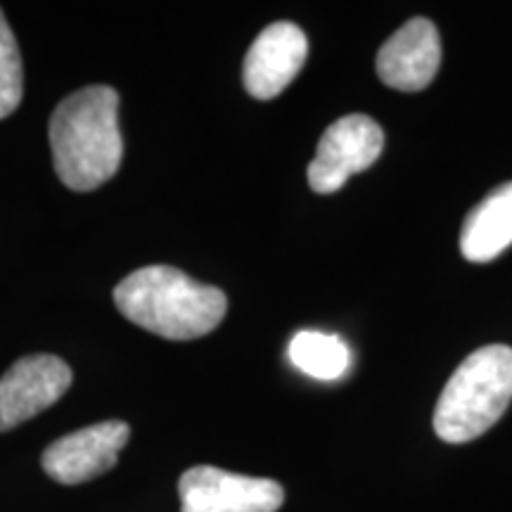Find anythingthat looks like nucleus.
Returning a JSON list of instances; mask_svg holds the SVG:
<instances>
[{"mask_svg": "<svg viewBox=\"0 0 512 512\" xmlns=\"http://www.w3.org/2000/svg\"><path fill=\"white\" fill-rule=\"evenodd\" d=\"M55 174L69 190L91 192L119 171L124 138L119 128V93L88 86L64 98L48 124Z\"/></svg>", "mask_w": 512, "mask_h": 512, "instance_id": "nucleus-1", "label": "nucleus"}, {"mask_svg": "<svg viewBox=\"0 0 512 512\" xmlns=\"http://www.w3.org/2000/svg\"><path fill=\"white\" fill-rule=\"evenodd\" d=\"M124 318L152 335L188 342L209 335L226 318L228 299L174 266H145L126 275L114 290Z\"/></svg>", "mask_w": 512, "mask_h": 512, "instance_id": "nucleus-2", "label": "nucleus"}, {"mask_svg": "<svg viewBox=\"0 0 512 512\" xmlns=\"http://www.w3.org/2000/svg\"><path fill=\"white\" fill-rule=\"evenodd\" d=\"M512 401V349L491 344L472 351L453 370L434 408V432L446 444L482 437Z\"/></svg>", "mask_w": 512, "mask_h": 512, "instance_id": "nucleus-3", "label": "nucleus"}, {"mask_svg": "<svg viewBox=\"0 0 512 512\" xmlns=\"http://www.w3.org/2000/svg\"><path fill=\"white\" fill-rule=\"evenodd\" d=\"M384 133L366 114H349L328 126L309 164V185L318 195H332L351 176L373 166L382 155Z\"/></svg>", "mask_w": 512, "mask_h": 512, "instance_id": "nucleus-4", "label": "nucleus"}, {"mask_svg": "<svg viewBox=\"0 0 512 512\" xmlns=\"http://www.w3.org/2000/svg\"><path fill=\"white\" fill-rule=\"evenodd\" d=\"M181 512H278L285 491L273 479L235 475L221 467L197 465L178 482Z\"/></svg>", "mask_w": 512, "mask_h": 512, "instance_id": "nucleus-5", "label": "nucleus"}, {"mask_svg": "<svg viewBox=\"0 0 512 512\" xmlns=\"http://www.w3.org/2000/svg\"><path fill=\"white\" fill-rule=\"evenodd\" d=\"M72 368L60 356L19 358L0 377V432H10L62 399L72 387Z\"/></svg>", "mask_w": 512, "mask_h": 512, "instance_id": "nucleus-6", "label": "nucleus"}, {"mask_svg": "<svg viewBox=\"0 0 512 512\" xmlns=\"http://www.w3.org/2000/svg\"><path fill=\"white\" fill-rule=\"evenodd\" d=\"M131 430L126 422L107 420L83 427L57 439L43 451L41 465L57 484L76 486L105 475L117 465L121 448L126 446Z\"/></svg>", "mask_w": 512, "mask_h": 512, "instance_id": "nucleus-7", "label": "nucleus"}, {"mask_svg": "<svg viewBox=\"0 0 512 512\" xmlns=\"http://www.w3.org/2000/svg\"><path fill=\"white\" fill-rule=\"evenodd\" d=\"M441 64V38L430 19H408L384 41L375 67L384 86L415 93L434 81Z\"/></svg>", "mask_w": 512, "mask_h": 512, "instance_id": "nucleus-8", "label": "nucleus"}, {"mask_svg": "<svg viewBox=\"0 0 512 512\" xmlns=\"http://www.w3.org/2000/svg\"><path fill=\"white\" fill-rule=\"evenodd\" d=\"M309 41L292 22H275L256 36L245 57L242 81L256 100H273L302 72Z\"/></svg>", "mask_w": 512, "mask_h": 512, "instance_id": "nucleus-9", "label": "nucleus"}, {"mask_svg": "<svg viewBox=\"0 0 512 512\" xmlns=\"http://www.w3.org/2000/svg\"><path fill=\"white\" fill-rule=\"evenodd\" d=\"M512 245V181L498 185L467 214L460 252L472 264H486Z\"/></svg>", "mask_w": 512, "mask_h": 512, "instance_id": "nucleus-10", "label": "nucleus"}, {"mask_svg": "<svg viewBox=\"0 0 512 512\" xmlns=\"http://www.w3.org/2000/svg\"><path fill=\"white\" fill-rule=\"evenodd\" d=\"M290 361L302 373L316 377V380H339L351 366V351L344 339L328 332L302 330L292 337Z\"/></svg>", "mask_w": 512, "mask_h": 512, "instance_id": "nucleus-11", "label": "nucleus"}, {"mask_svg": "<svg viewBox=\"0 0 512 512\" xmlns=\"http://www.w3.org/2000/svg\"><path fill=\"white\" fill-rule=\"evenodd\" d=\"M24 95V69L17 38L0 10V119L17 110Z\"/></svg>", "mask_w": 512, "mask_h": 512, "instance_id": "nucleus-12", "label": "nucleus"}]
</instances>
